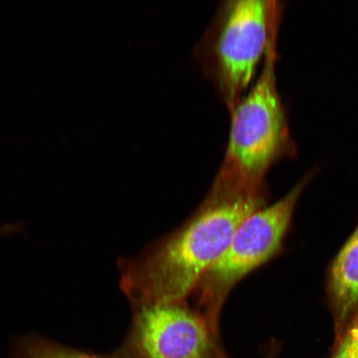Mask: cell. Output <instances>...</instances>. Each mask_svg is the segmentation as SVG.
I'll return each instance as SVG.
<instances>
[{"instance_id":"obj_1","label":"cell","mask_w":358,"mask_h":358,"mask_svg":"<svg viewBox=\"0 0 358 358\" xmlns=\"http://www.w3.org/2000/svg\"><path fill=\"white\" fill-rule=\"evenodd\" d=\"M262 201L261 186L217 176L194 216L125 263L120 287L134 306L186 301L225 252L240 224L261 208Z\"/></svg>"},{"instance_id":"obj_2","label":"cell","mask_w":358,"mask_h":358,"mask_svg":"<svg viewBox=\"0 0 358 358\" xmlns=\"http://www.w3.org/2000/svg\"><path fill=\"white\" fill-rule=\"evenodd\" d=\"M278 10L268 0L222 1L196 45L195 59L228 115L248 92L277 34Z\"/></svg>"},{"instance_id":"obj_3","label":"cell","mask_w":358,"mask_h":358,"mask_svg":"<svg viewBox=\"0 0 358 358\" xmlns=\"http://www.w3.org/2000/svg\"><path fill=\"white\" fill-rule=\"evenodd\" d=\"M276 35L268 48L259 78L230 116L225 155L217 176L261 186L267 169L283 153L287 124L276 84Z\"/></svg>"},{"instance_id":"obj_4","label":"cell","mask_w":358,"mask_h":358,"mask_svg":"<svg viewBox=\"0 0 358 358\" xmlns=\"http://www.w3.org/2000/svg\"><path fill=\"white\" fill-rule=\"evenodd\" d=\"M303 187L302 182L275 204L249 215L201 280L195 290L198 311L216 328L220 326L222 308L232 289L279 249Z\"/></svg>"},{"instance_id":"obj_5","label":"cell","mask_w":358,"mask_h":358,"mask_svg":"<svg viewBox=\"0 0 358 358\" xmlns=\"http://www.w3.org/2000/svg\"><path fill=\"white\" fill-rule=\"evenodd\" d=\"M220 329L186 301L134 306L131 328L115 358H217Z\"/></svg>"},{"instance_id":"obj_6","label":"cell","mask_w":358,"mask_h":358,"mask_svg":"<svg viewBox=\"0 0 358 358\" xmlns=\"http://www.w3.org/2000/svg\"><path fill=\"white\" fill-rule=\"evenodd\" d=\"M331 292L336 319L341 326L358 304V227L335 259Z\"/></svg>"},{"instance_id":"obj_7","label":"cell","mask_w":358,"mask_h":358,"mask_svg":"<svg viewBox=\"0 0 358 358\" xmlns=\"http://www.w3.org/2000/svg\"><path fill=\"white\" fill-rule=\"evenodd\" d=\"M10 358H115L80 350L58 343L37 334H28L13 338Z\"/></svg>"},{"instance_id":"obj_8","label":"cell","mask_w":358,"mask_h":358,"mask_svg":"<svg viewBox=\"0 0 358 358\" xmlns=\"http://www.w3.org/2000/svg\"><path fill=\"white\" fill-rule=\"evenodd\" d=\"M334 358H358V315L348 327Z\"/></svg>"},{"instance_id":"obj_9","label":"cell","mask_w":358,"mask_h":358,"mask_svg":"<svg viewBox=\"0 0 358 358\" xmlns=\"http://www.w3.org/2000/svg\"><path fill=\"white\" fill-rule=\"evenodd\" d=\"M217 358H230V357L227 356V352H225V350H223L220 353V355H218Z\"/></svg>"}]
</instances>
